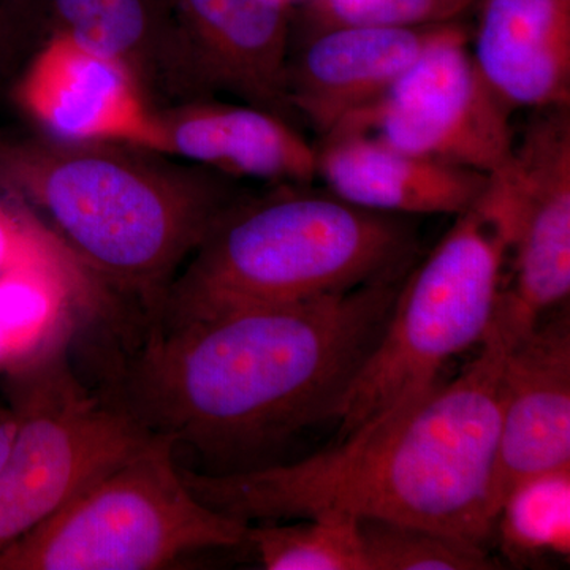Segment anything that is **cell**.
<instances>
[{
	"label": "cell",
	"instance_id": "obj_1",
	"mask_svg": "<svg viewBox=\"0 0 570 570\" xmlns=\"http://www.w3.org/2000/svg\"><path fill=\"white\" fill-rule=\"evenodd\" d=\"M403 281L146 326L100 395L153 436L193 450L202 474L284 463L296 439L333 422Z\"/></svg>",
	"mask_w": 570,
	"mask_h": 570
},
{
	"label": "cell",
	"instance_id": "obj_2",
	"mask_svg": "<svg viewBox=\"0 0 570 570\" xmlns=\"http://www.w3.org/2000/svg\"><path fill=\"white\" fill-rule=\"evenodd\" d=\"M510 347L490 326L460 376L306 459L236 474L179 471L195 498L247 524L348 515L419 524L485 547Z\"/></svg>",
	"mask_w": 570,
	"mask_h": 570
},
{
	"label": "cell",
	"instance_id": "obj_3",
	"mask_svg": "<svg viewBox=\"0 0 570 570\" xmlns=\"http://www.w3.org/2000/svg\"><path fill=\"white\" fill-rule=\"evenodd\" d=\"M0 179L62 245L151 324L168 288L242 183L163 153L0 134Z\"/></svg>",
	"mask_w": 570,
	"mask_h": 570
},
{
	"label": "cell",
	"instance_id": "obj_4",
	"mask_svg": "<svg viewBox=\"0 0 570 570\" xmlns=\"http://www.w3.org/2000/svg\"><path fill=\"white\" fill-rule=\"evenodd\" d=\"M417 250L411 217L370 212L311 184L246 193L183 266L149 325L403 279Z\"/></svg>",
	"mask_w": 570,
	"mask_h": 570
},
{
	"label": "cell",
	"instance_id": "obj_5",
	"mask_svg": "<svg viewBox=\"0 0 570 570\" xmlns=\"http://www.w3.org/2000/svg\"><path fill=\"white\" fill-rule=\"evenodd\" d=\"M509 209L497 181L455 223L397 291L381 340L336 407L340 438L433 387L453 356L480 346L509 257Z\"/></svg>",
	"mask_w": 570,
	"mask_h": 570
},
{
	"label": "cell",
	"instance_id": "obj_6",
	"mask_svg": "<svg viewBox=\"0 0 570 570\" xmlns=\"http://www.w3.org/2000/svg\"><path fill=\"white\" fill-rule=\"evenodd\" d=\"M170 439L154 436L59 512L0 550V570L167 569L247 542L249 524L195 498Z\"/></svg>",
	"mask_w": 570,
	"mask_h": 570
},
{
	"label": "cell",
	"instance_id": "obj_7",
	"mask_svg": "<svg viewBox=\"0 0 570 570\" xmlns=\"http://www.w3.org/2000/svg\"><path fill=\"white\" fill-rule=\"evenodd\" d=\"M69 351L3 377L17 430L0 469V550L154 438L121 407L81 384Z\"/></svg>",
	"mask_w": 570,
	"mask_h": 570
},
{
	"label": "cell",
	"instance_id": "obj_8",
	"mask_svg": "<svg viewBox=\"0 0 570 570\" xmlns=\"http://www.w3.org/2000/svg\"><path fill=\"white\" fill-rule=\"evenodd\" d=\"M463 22L442 26L376 102L333 130L487 175L501 170L515 145L513 111L480 73Z\"/></svg>",
	"mask_w": 570,
	"mask_h": 570
},
{
	"label": "cell",
	"instance_id": "obj_9",
	"mask_svg": "<svg viewBox=\"0 0 570 570\" xmlns=\"http://www.w3.org/2000/svg\"><path fill=\"white\" fill-rule=\"evenodd\" d=\"M509 208L512 277L490 326L515 344L570 292V105L532 111L512 156L491 174Z\"/></svg>",
	"mask_w": 570,
	"mask_h": 570
},
{
	"label": "cell",
	"instance_id": "obj_10",
	"mask_svg": "<svg viewBox=\"0 0 570 570\" xmlns=\"http://www.w3.org/2000/svg\"><path fill=\"white\" fill-rule=\"evenodd\" d=\"M9 97L37 132L157 151L156 108L137 82L69 37L50 33L41 41L14 78Z\"/></svg>",
	"mask_w": 570,
	"mask_h": 570
},
{
	"label": "cell",
	"instance_id": "obj_11",
	"mask_svg": "<svg viewBox=\"0 0 570 570\" xmlns=\"http://www.w3.org/2000/svg\"><path fill=\"white\" fill-rule=\"evenodd\" d=\"M491 510L513 487L570 468V324L568 314L539 324L509 348Z\"/></svg>",
	"mask_w": 570,
	"mask_h": 570
},
{
	"label": "cell",
	"instance_id": "obj_12",
	"mask_svg": "<svg viewBox=\"0 0 570 570\" xmlns=\"http://www.w3.org/2000/svg\"><path fill=\"white\" fill-rule=\"evenodd\" d=\"M441 28H335L291 41L288 107L324 137L376 102Z\"/></svg>",
	"mask_w": 570,
	"mask_h": 570
},
{
	"label": "cell",
	"instance_id": "obj_13",
	"mask_svg": "<svg viewBox=\"0 0 570 570\" xmlns=\"http://www.w3.org/2000/svg\"><path fill=\"white\" fill-rule=\"evenodd\" d=\"M157 153L245 181L313 184L316 146L291 119L214 97L156 110Z\"/></svg>",
	"mask_w": 570,
	"mask_h": 570
},
{
	"label": "cell",
	"instance_id": "obj_14",
	"mask_svg": "<svg viewBox=\"0 0 570 570\" xmlns=\"http://www.w3.org/2000/svg\"><path fill=\"white\" fill-rule=\"evenodd\" d=\"M51 33L130 75L156 110L216 96L193 41L146 0H50Z\"/></svg>",
	"mask_w": 570,
	"mask_h": 570
},
{
	"label": "cell",
	"instance_id": "obj_15",
	"mask_svg": "<svg viewBox=\"0 0 570 570\" xmlns=\"http://www.w3.org/2000/svg\"><path fill=\"white\" fill-rule=\"evenodd\" d=\"M316 176L326 190L370 212L455 217L479 200L490 175L333 130L316 146Z\"/></svg>",
	"mask_w": 570,
	"mask_h": 570
},
{
	"label": "cell",
	"instance_id": "obj_16",
	"mask_svg": "<svg viewBox=\"0 0 570 570\" xmlns=\"http://www.w3.org/2000/svg\"><path fill=\"white\" fill-rule=\"evenodd\" d=\"M472 58L510 110L570 105V0H475Z\"/></svg>",
	"mask_w": 570,
	"mask_h": 570
},
{
	"label": "cell",
	"instance_id": "obj_17",
	"mask_svg": "<svg viewBox=\"0 0 570 570\" xmlns=\"http://www.w3.org/2000/svg\"><path fill=\"white\" fill-rule=\"evenodd\" d=\"M183 29L217 92L291 119L288 0H179Z\"/></svg>",
	"mask_w": 570,
	"mask_h": 570
},
{
	"label": "cell",
	"instance_id": "obj_18",
	"mask_svg": "<svg viewBox=\"0 0 570 570\" xmlns=\"http://www.w3.org/2000/svg\"><path fill=\"white\" fill-rule=\"evenodd\" d=\"M82 322L80 303L58 277L29 268L0 273V379L70 348Z\"/></svg>",
	"mask_w": 570,
	"mask_h": 570
},
{
	"label": "cell",
	"instance_id": "obj_19",
	"mask_svg": "<svg viewBox=\"0 0 570 570\" xmlns=\"http://www.w3.org/2000/svg\"><path fill=\"white\" fill-rule=\"evenodd\" d=\"M17 268L39 269L61 279L73 292L88 322L115 325L122 316L121 299L0 179V273Z\"/></svg>",
	"mask_w": 570,
	"mask_h": 570
},
{
	"label": "cell",
	"instance_id": "obj_20",
	"mask_svg": "<svg viewBox=\"0 0 570 570\" xmlns=\"http://www.w3.org/2000/svg\"><path fill=\"white\" fill-rule=\"evenodd\" d=\"M502 547L510 560L569 557L570 468L542 472L509 491L498 510Z\"/></svg>",
	"mask_w": 570,
	"mask_h": 570
},
{
	"label": "cell",
	"instance_id": "obj_21",
	"mask_svg": "<svg viewBox=\"0 0 570 570\" xmlns=\"http://www.w3.org/2000/svg\"><path fill=\"white\" fill-rule=\"evenodd\" d=\"M253 543L266 570H367L358 519L322 515L295 524H249Z\"/></svg>",
	"mask_w": 570,
	"mask_h": 570
},
{
	"label": "cell",
	"instance_id": "obj_22",
	"mask_svg": "<svg viewBox=\"0 0 570 570\" xmlns=\"http://www.w3.org/2000/svg\"><path fill=\"white\" fill-rule=\"evenodd\" d=\"M367 570H490L485 547L444 532L379 519H358Z\"/></svg>",
	"mask_w": 570,
	"mask_h": 570
},
{
	"label": "cell",
	"instance_id": "obj_23",
	"mask_svg": "<svg viewBox=\"0 0 570 570\" xmlns=\"http://www.w3.org/2000/svg\"><path fill=\"white\" fill-rule=\"evenodd\" d=\"M475 0H306L291 41L335 28H433L461 22Z\"/></svg>",
	"mask_w": 570,
	"mask_h": 570
},
{
	"label": "cell",
	"instance_id": "obj_24",
	"mask_svg": "<svg viewBox=\"0 0 570 570\" xmlns=\"http://www.w3.org/2000/svg\"><path fill=\"white\" fill-rule=\"evenodd\" d=\"M45 39L18 11L0 9V96H9L14 78Z\"/></svg>",
	"mask_w": 570,
	"mask_h": 570
},
{
	"label": "cell",
	"instance_id": "obj_25",
	"mask_svg": "<svg viewBox=\"0 0 570 570\" xmlns=\"http://www.w3.org/2000/svg\"><path fill=\"white\" fill-rule=\"evenodd\" d=\"M14 430H17V419L10 407L0 409V469L3 466L7 453L13 441Z\"/></svg>",
	"mask_w": 570,
	"mask_h": 570
},
{
	"label": "cell",
	"instance_id": "obj_26",
	"mask_svg": "<svg viewBox=\"0 0 570 570\" xmlns=\"http://www.w3.org/2000/svg\"><path fill=\"white\" fill-rule=\"evenodd\" d=\"M288 2H291V0H288Z\"/></svg>",
	"mask_w": 570,
	"mask_h": 570
}]
</instances>
